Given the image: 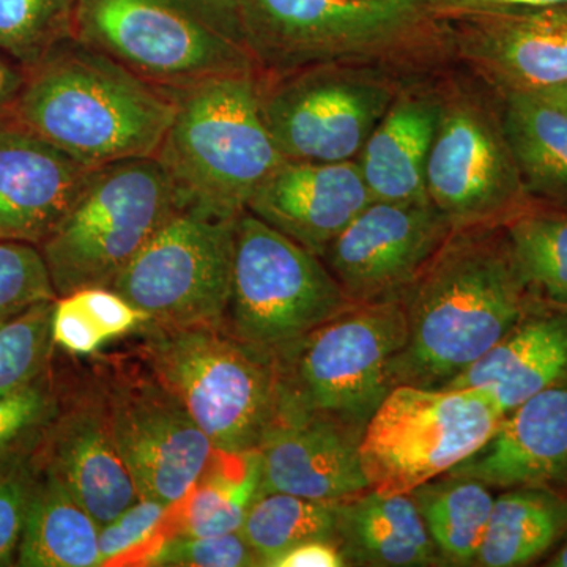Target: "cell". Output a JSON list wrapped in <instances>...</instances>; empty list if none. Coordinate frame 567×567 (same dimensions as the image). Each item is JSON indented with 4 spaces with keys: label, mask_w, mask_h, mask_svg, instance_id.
<instances>
[{
    "label": "cell",
    "mask_w": 567,
    "mask_h": 567,
    "mask_svg": "<svg viewBox=\"0 0 567 567\" xmlns=\"http://www.w3.org/2000/svg\"><path fill=\"white\" fill-rule=\"evenodd\" d=\"M406 339L391 385L445 388L543 306L528 292L505 230H454L402 293Z\"/></svg>",
    "instance_id": "obj_1"
},
{
    "label": "cell",
    "mask_w": 567,
    "mask_h": 567,
    "mask_svg": "<svg viewBox=\"0 0 567 567\" xmlns=\"http://www.w3.org/2000/svg\"><path fill=\"white\" fill-rule=\"evenodd\" d=\"M260 76L365 63L406 78L454 65L450 25L429 0H237Z\"/></svg>",
    "instance_id": "obj_2"
},
{
    "label": "cell",
    "mask_w": 567,
    "mask_h": 567,
    "mask_svg": "<svg viewBox=\"0 0 567 567\" xmlns=\"http://www.w3.org/2000/svg\"><path fill=\"white\" fill-rule=\"evenodd\" d=\"M175 104L173 91L71 37L24 71L9 112L78 162L100 167L153 158Z\"/></svg>",
    "instance_id": "obj_3"
},
{
    "label": "cell",
    "mask_w": 567,
    "mask_h": 567,
    "mask_svg": "<svg viewBox=\"0 0 567 567\" xmlns=\"http://www.w3.org/2000/svg\"><path fill=\"white\" fill-rule=\"evenodd\" d=\"M158 159L185 207L237 218L284 156L262 117L259 73L224 74L175 91Z\"/></svg>",
    "instance_id": "obj_4"
},
{
    "label": "cell",
    "mask_w": 567,
    "mask_h": 567,
    "mask_svg": "<svg viewBox=\"0 0 567 567\" xmlns=\"http://www.w3.org/2000/svg\"><path fill=\"white\" fill-rule=\"evenodd\" d=\"M73 37L173 92L257 71L237 0H74Z\"/></svg>",
    "instance_id": "obj_5"
},
{
    "label": "cell",
    "mask_w": 567,
    "mask_h": 567,
    "mask_svg": "<svg viewBox=\"0 0 567 567\" xmlns=\"http://www.w3.org/2000/svg\"><path fill=\"white\" fill-rule=\"evenodd\" d=\"M406 339L401 298L353 305L274 352L278 420L320 417L363 435Z\"/></svg>",
    "instance_id": "obj_6"
},
{
    "label": "cell",
    "mask_w": 567,
    "mask_h": 567,
    "mask_svg": "<svg viewBox=\"0 0 567 567\" xmlns=\"http://www.w3.org/2000/svg\"><path fill=\"white\" fill-rule=\"evenodd\" d=\"M134 353L178 399L216 451H259L278 420L274 353L223 327L148 323Z\"/></svg>",
    "instance_id": "obj_7"
},
{
    "label": "cell",
    "mask_w": 567,
    "mask_h": 567,
    "mask_svg": "<svg viewBox=\"0 0 567 567\" xmlns=\"http://www.w3.org/2000/svg\"><path fill=\"white\" fill-rule=\"evenodd\" d=\"M185 207L156 158L95 167L62 223L39 246L59 297L114 286L148 240Z\"/></svg>",
    "instance_id": "obj_8"
},
{
    "label": "cell",
    "mask_w": 567,
    "mask_h": 567,
    "mask_svg": "<svg viewBox=\"0 0 567 567\" xmlns=\"http://www.w3.org/2000/svg\"><path fill=\"white\" fill-rule=\"evenodd\" d=\"M442 110L425 167L429 203L454 230L498 226L532 200L503 123L502 96L462 66L440 73Z\"/></svg>",
    "instance_id": "obj_9"
},
{
    "label": "cell",
    "mask_w": 567,
    "mask_h": 567,
    "mask_svg": "<svg viewBox=\"0 0 567 567\" xmlns=\"http://www.w3.org/2000/svg\"><path fill=\"white\" fill-rule=\"evenodd\" d=\"M505 416L486 388L394 386L361 436L369 487L410 494L446 475L486 445Z\"/></svg>",
    "instance_id": "obj_10"
},
{
    "label": "cell",
    "mask_w": 567,
    "mask_h": 567,
    "mask_svg": "<svg viewBox=\"0 0 567 567\" xmlns=\"http://www.w3.org/2000/svg\"><path fill=\"white\" fill-rule=\"evenodd\" d=\"M353 305L319 256L248 210L238 215L227 333L274 353Z\"/></svg>",
    "instance_id": "obj_11"
},
{
    "label": "cell",
    "mask_w": 567,
    "mask_h": 567,
    "mask_svg": "<svg viewBox=\"0 0 567 567\" xmlns=\"http://www.w3.org/2000/svg\"><path fill=\"white\" fill-rule=\"evenodd\" d=\"M423 78V76H421ZM406 78L365 63H322L260 76V110L284 158L352 162Z\"/></svg>",
    "instance_id": "obj_12"
},
{
    "label": "cell",
    "mask_w": 567,
    "mask_h": 567,
    "mask_svg": "<svg viewBox=\"0 0 567 567\" xmlns=\"http://www.w3.org/2000/svg\"><path fill=\"white\" fill-rule=\"evenodd\" d=\"M102 383L115 442L141 498L177 506L216 456L203 429L132 352L92 364Z\"/></svg>",
    "instance_id": "obj_13"
},
{
    "label": "cell",
    "mask_w": 567,
    "mask_h": 567,
    "mask_svg": "<svg viewBox=\"0 0 567 567\" xmlns=\"http://www.w3.org/2000/svg\"><path fill=\"white\" fill-rule=\"evenodd\" d=\"M238 218V216H237ZM237 218L182 207L111 287L164 327H223Z\"/></svg>",
    "instance_id": "obj_14"
},
{
    "label": "cell",
    "mask_w": 567,
    "mask_h": 567,
    "mask_svg": "<svg viewBox=\"0 0 567 567\" xmlns=\"http://www.w3.org/2000/svg\"><path fill=\"white\" fill-rule=\"evenodd\" d=\"M33 464L51 473L102 525L140 498L123 461L93 365L61 371L58 409L32 453Z\"/></svg>",
    "instance_id": "obj_15"
},
{
    "label": "cell",
    "mask_w": 567,
    "mask_h": 567,
    "mask_svg": "<svg viewBox=\"0 0 567 567\" xmlns=\"http://www.w3.org/2000/svg\"><path fill=\"white\" fill-rule=\"evenodd\" d=\"M453 233V224L429 200H372L322 260L354 305L395 300Z\"/></svg>",
    "instance_id": "obj_16"
},
{
    "label": "cell",
    "mask_w": 567,
    "mask_h": 567,
    "mask_svg": "<svg viewBox=\"0 0 567 567\" xmlns=\"http://www.w3.org/2000/svg\"><path fill=\"white\" fill-rule=\"evenodd\" d=\"M446 21L454 63L499 96L567 84V7Z\"/></svg>",
    "instance_id": "obj_17"
},
{
    "label": "cell",
    "mask_w": 567,
    "mask_h": 567,
    "mask_svg": "<svg viewBox=\"0 0 567 567\" xmlns=\"http://www.w3.org/2000/svg\"><path fill=\"white\" fill-rule=\"evenodd\" d=\"M95 167L0 114V240L40 246L84 192Z\"/></svg>",
    "instance_id": "obj_18"
},
{
    "label": "cell",
    "mask_w": 567,
    "mask_h": 567,
    "mask_svg": "<svg viewBox=\"0 0 567 567\" xmlns=\"http://www.w3.org/2000/svg\"><path fill=\"white\" fill-rule=\"evenodd\" d=\"M372 200L357 159L284 158L254 192L246 210L322 259Z\"/></svg>",
    "instance_id": "obj_19"
},
{
    "label": "cell",
    "mask_w": 567,
    "mask_h": 567,
    "mask_svg": "<svg viewBox=\"0 0 567 567\" xmlns=\"http://www.w3.org/2000/svg\"><path fill=\"white\" fill-rule=\"evenodd\" d=\"M450 473L502 491H567V383L547 388L506 413L486 445Z\"/></svg>",
    "instance_id": "obj_20"
},
{
    "label": "cell",
    "mask_w": 567,
    "mask_h": 567,
    "mask_svg": "<svg viewBox=\"0 0 567 567\" xmlns=\"http://www.w3.org/2000/svg\"><path fill=\"white\" fill-rule=\"evenodd\" d=\"M361 434L320 417L276 421L259 447L260 495L289 494L342 502L369 491Z\"/></svg>",
    "instance_id": "obj_21"
},
{
    "label": "cell",
    "mask_w": 567,
    "mask_h": 567,
    "mask_svg": "<svg viewBox=\"0 0 567 567\" xmlns=\"http://www.w3.org/2000/svg\"><path fill=\"white\" fill-rule=\"evenodd\" d=\"M442 71L406 81L365 141L357 163L372 199L429 200L425 167L442 110Z\"/></svg>",
    "instance_id": "obj_22"
},
{
    "label": "cell",
    "mask_w": 567,
    "mask_h": 567,
    "mask_svg": "<svg viewBox=\"0 0 567 567\" xmlns=\"http://www.w3.org/2000/svg\"><path fill=\"white\" fill-rule=\"evenodd\" d=\"M563 383H567V308L543 305L445 388H486L509 413L532 395Z\"/></svg>",
    "instance_id": "obj_23"
},
{
    "label": "cell",
    "mask_w": 567,
    "mask_h": 567,
    "mask_svg": "<svg viewBox=\"0 0 567 567\" xmlns=\"http://www.w3.org/2000/svg\"><path fill=\"white\" fill-rule=\"evenodd\" d=\"M334 540L347 566H445L410 494L369 488L338 502Z\"/></svg>",
    "instance_id": "obj_24"
},
{
    "label": "cell",
    "mask_w": 567,
    "mask_h": 567,
    "mask_svg": "<svg viewBox=\"0 0 567 567\" xmlns=\"http://www.w3.org/2000/svg\"><path fill=\"white\" fill-rule=\"evenodd\" d=\"M567 535V491L505 488L495 496L475 566H529L546 557Z\"/></svg>",
    "instance_id": "obj_25"
},
{
    "label": "cell",
    "mask_w": 567,
    "mask_h": 567,
    "mask_svg": "<svg viewBox=\"0 0 567 567\" xmlns=\"http://www.w3.org/2000/svg\"><path fill=\"white\" fill-rule=\"evenodd\" d=\"M35 468L17 566H99L100 525L51 473Z\"/></svg>",
    "instance_id": "obj_26"
},
{
    "label": "cell",
    "mask_w": 567,
    "mask_h": 567,
    "mask_svg": "<svg viewBox=\"0 0 567 567\" xmlns=\"http://www.w3.org/2000/svg\"><path fill=\"white\" fill-rule=\"evenodd\" d=\"M503 123L525 192L567 208V114L536 93L502 96Z\"/></svg>",
    "instance_id": "obj_27"
},
{
    "label": "cell",
    "mask_w": 567,
    "mask_h": 567,
    "mask_svg": "<svg viewBox=\"0 0 567 567\" xmlns=\"http://www.w3.org/2000/svg\"><path fill=\"white\" fill-rule=\"evenodd\" d=\"M445 566H475L494 509L492 487L446 473L410 492Z\"/></svg>",
    "instance_id": "obj_28"
},
{
    "label": "cell",
    "mask_w": 567,
    "mask_h": 567,
    "mask_svg": "<svg viewBox=\"0 0 567 567\" xmlns=\"http://www.w3.org/2000/svg\"><path fill=\"white\" fill-rule=\"evenodd\" d=\"M262 458L259 451L224 454L216 451L193 491L173 507L167 535L219 536L240 532L260 495Z\"/></svg>",
    "instance_id": "obj_29"
},
{
    "label": "cell",
    "mask_w": 567,
    "mask_h": 567,
    "mask_svg": "<svg viewBox=\"0 0 567 567\" xmlns=\"http://www.w3.org/2000/svg\"><path fill=\"white\" fill-rule=\"evenodd\" d=\"M502 227L532 297L567 308V208L532 199Z\"/></svg>",
    "instance_id": "obj_30"
},
{
    "label": "cell",
    "mask_w": 567,
    "mask_h": 567,
    "mask_svg": "<svg viewBox=\"0 0 567 567\" xmlns=\"http://www.w3.org/2000/svg\"><path fill=\"white\" fill-rule=\"evenodd\" d=\"M152 317L107 287H89L55 300L52 339L70 357H92L107 342L137 333Z\"/></svg>",
    "instance_id": "obj_31"
},
{
    "label": "cell",
    "mask_w": 567,
    "mask_h": 567,
    "mask_svg": "<svg viewBox=\"0 0 567 567\" xmlns=\"http://www.w3.org/2000/svg\"><path fill=\"white\" fill-rule=\"evenodd\" d=\"M338 502H320L289 494L257 496L240 528V535L260 558V566L298 544L309 540L336 543Z\"/></svg>",
    "instance_id": "obj_32"
},
{
    "label": "cell",
    "mask_w": 567,
    "mask_h": 567,
    "mask_svg": "<svg viewBox=\"0 0 567 567\" xmlns=\"http://www.w3.org/2000/svg\"><path fill=\"white\" fill-rule=\"evenodd\" d=\"M74 0H0V54L32 69L73 37Z\"/></svg>",
    "instance_id": "obj_33"
},
{
    "label": "cell",
    "mask_w": 567,
    "mask_h": 567,
    "mask_svg": "<svg viewBox=\"0 0 567 567\" xmlns=\"http://www.w3.org/2000/svg\"><path fill=\"white\" fill-rule=\"evenodd\" d=\"M55 300L41 301L0 323V399L24 390L51 371L58 349L52 339Z\"/></svg>",
    "instance_id": "obj_34"
},
{
    "label": "cell",
    "mask_w": 567,
    "mask_h": 567,
    "mask_svg": "<svg viewBox=\"0 0 567 567\" xmlns=\"http://www.w3.org/2000/svg\"><path fill=\"white\" fill-rule=\"evenodd\" d=\"M61 372L51 368L24 390L0 399V468L31 456L58 409Z\"/></svg>",
    "instance_id": "obj_35"
},
{
    "label": "cell",
    "mask_w": 567,
    "mask_h": 567,
    "mask_svg": "<svg viewBox=\"0 0 567 567\" xmlns=\"http://www.w3.org/2000/svg\"><path fill=\"white\" fill-rule=\"evenodd\" d=\"M173 506L137 498L99 532V566L141 565L169 524Z\"/></svg>",
    "instance_id": "obj_36"
},
{
    "label": "cell",
    "mask_w": 567,
    "mask_h": 567,
    "mask_svg": "<svg viewBox=\"0 0 567 567\" xmlns=\"http://www.w3.org/2000/svg\"><path fill=\"white\" fill-rule=\"evenodd\" d=\"M55 298L39 246L0 240V323Z\"/></svg>",
    "instance_id": "obj_37"
},
{
    "label": "cell",
    "mask_w": 567,
    "mask_h": 567,
    "mask_svg": "<svg viewBox=\"0 0 567 567\" xmlns=\"http://www.w3.org/2000/svg\"><path fill=\"white\" fill-rule=\"evenodd\" d=\"M140 566L251 567L260 566V558L238 532L219 536L164 535Z\"/></svg>",
    "instance_id": "obj_38"
},
{
    "label": "cell",
    "mask_w": 567,
    "mask_h": 567,
    "mask_svg": "<svg viewBox=\"0 0 567 567\" xmlns=\"http://www.w3.org/2000/svg\"><path fill=\"white\" fill-rule=\"evenodd\" d=\"M35 476L32 454L0 468V567L17 566Z\"/></svg>",
    "instance_id": "obj_39"
},
{
    "label": "cell",
    "mask_w": 567,
    "mask_h": 567,
    "mask_svg": "<svg viewBox=\"0 0 567 567\" xmlns=\"http://www.w3.org/2000/svg\"><path fill=\"white\" fill-rule=\"evenodd\" d=\"M440 18L470 14L518 13L567 7V0H429Z\"/></svg>",
    "instance_id": "obj_40"
},
{
    "label": "cell",
    "mask_w": 567,
    "mask_h": 567,
    "mask_svg": "<svg viewBox=\"0 0 567 567\" xmlns=\"http://www.w3.org/2000/svg\"><path fill=\"white\" fill-rule=\"evenodd\" d=\"M344 555L331 540L298 544L271 559L267 567H346Z\"/></svg>",
    "instance_id": "obj_41"
},
{
    "label": "cell",
    "mask_w": 567,
    "mask_h": 567,
    "mask_svg": "<svg viewBox=\"0 0 567 567\" xmlns=\"http://www.w3.org/2000/svg\"><path fill=\"white\" fill-rule=\"evenodd\" d=\"M24 71L0 54V114L9 111L11 102L20 91Z\"/></svg>",
    "instance_id": "obj_42"
},
{
    "label": "cell",
    "mask_w": 567,
    "mask_h": 567,
    "mask_svg": "<svg viewBox=\"0 0 567 567\" xmlns=\"http://www.w3.org/2000/svg\"><path fill=\"white\" fill-rule=\"evenodd\" d=\"M540 99L554 104L558 110L567 114V84L557 85V87L548 89V91L536 93Z\"/></svg>",
    "instance_id": "obj_43"
},
{
    "label": "cell",
    "mask_w": 567,
    "mask_h": 567,
    "mask_svg": "<svg viewBox=\"0 0 567 567\" xmlns=\"http://www.w3.org/2000/svg\"><path fill=\"white\" fill-rule=\"evenodd\" d=\"M544 566L567 567V535L563 537L561 543L550 551Z\"/></svg>",
    "instance_id": "obj_44"
}]
</instances>
